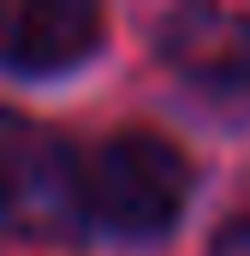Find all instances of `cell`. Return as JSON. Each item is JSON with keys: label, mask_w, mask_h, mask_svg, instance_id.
I'll list each match as a JSON object with an SVG mask.
<instances>
[{"label": "cell", "mask_w": 250, "mask_h": 256, "mask_svg": "<svg viewBox=\"0 0 250 256\" xmlns=\"http://www.w3.org/2000/svg\"><path fill=\"white\" fill-rule=\"evenodd\" d=\"M190 196V161L155 131H120L84 161V214L125 238H155Z\"/></svg>", "instance_id": "1"}, {"label": "cell", "mask_w": 250, "mask_h": 256, "mask_svg": "<svg viewBox=\"0 0 250 256\" xmlns=\"http://www.w3.org/2000/svg\"><path fill=\"white\" fill-rule=\"evenodd\" d=\"M84 214V167L60 131L24 114H0V220L54 232Z\"/></svg>", "instance_id": "2"}, {"label": "cell", "mask_w": 250, "mask_h": 256, "mask_svg": "<svg viewBox=\"0 0 250 256\" xmlns=\"http://www.w3.org/2000/svg\"><path fill=\"white\" fill-rule=\"evenodd\" d=\"M102 42V12L84 0H0V60L12 72H60Z\"/></svg>", "instance_id": "3"}, {"label": "cell", "mask_w": 250, "mask_h": 256, "mask_svg": "<svg viewBox=\"0 0 250 256\" xmlns=\"http://www.w3.org/2000/svg\"><path fill=\"white\" fill-rule=\"evenodd\" d=\"M161 60L202 90L250 84V18L220 6H185L161 24Z\"/></svg>", "instance_id": "4"}, {"label": "cell", "mask_w": 250, "mask_h": 256, "mask_svg": "<svg viewBox=\"0 0 250 256\" xmlns=\"http://www.w3.org/2000/svg\"><path fill=\"white\" fill-rule=\"evenodd\" d=\"M214 256H250V214H238V220H226V226H220Z\"/></svg>", "instance_id": "5"}]
</instances>
